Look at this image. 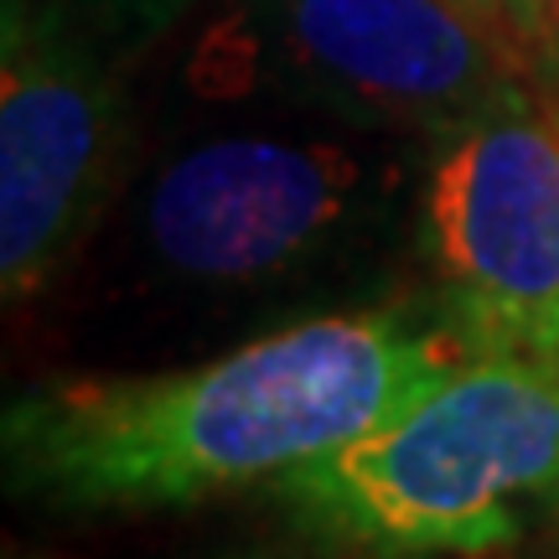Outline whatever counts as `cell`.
<instances>
[{
	"label": "cell",
	"instance_id": "1",
	"mask_svg": "<svg viewBox=\"0 0 559 559\" xmlns=\"http://www.w3.org/2000/svg\"><path fill=\"white\" fill-rule=\"evenodd\" d=\"M461 358L445 326L311 317L192 373L32 389L5 409V466L58 508H181L368 436Z\"/></svg>",
	"mask_w": 559,
	"mask_h": 559
},
{
	"label": "cell",
	"instance_id": "2",
	"mask_svg": "<svg viewBox=\"0 0 559 559\" xmlns=\"http://www.w3.org/2000/svg\"><path fill=\"white\" fill-rule=\"evenodd\" d=\"M300 519L368 555H481L559 498V353H477L400 415L280 477Z\"/></svg>",
	"mask_w": 559,
	"mask_h": 559
},
{
	"label": "cell",
	"instance_id": "3",
	"mask_svg": "<svg viewBox=\"0 0 559 559\" xmlns=\"http://www.w3.org/2000/svg\"><path fill=\"white\" fill-rule=\"evenodd\" d=\"M419 243L472 358L559 353V120L523 83L436 135Z\"/></svg>",
	"mask_w": 559,
	"mask_h": 559
},
{
	"label": "cell",
	"instance_id": "4",
	"mask_svg": "<svg viewBox=\"0 0 559 559\" xmlns=\"http://www.w3.org/2000/svg\"><path fill=\"white\" fill-rule=\"evenodd\" d=\"M383 202L389 171L353 145L218 135L156 171L140 243L187 285H264L358 243Z\"/></svg>",
	"mask_w": 559,
	"mask_h": 559
},
{
	"label": "cell",
	"instance_id": "5",
	"mask_svg": "<svg viewBox=\"0 0 559 559\" xmlns=\"http://www.w3.org/2000/svg\"><path fill=\"white\" fill-rule=\"evenodd\" d=\"M270 83L342 120L451 130L513 88L523 52L456 0H243Z\"/></svg>",
	"mask_w": 559,
	"mask_h": 559
},
{
	"label": "cell",
	"instance_id": "6",
	"mask_svg": "<svg viewBox=\"0 0 559 559\" xmlns=\"http://www.w3.org/2000/svg\"><path fill=\"white\" fill-rule=\"evenodd\" d=\"M109 52L26 0H5L0 58V280L32 296L88 239L120 156Z\"/></svg>",
	"mask_w": 559,
	"mask_h": 559
},
{
	"label": "cell",
	"instance_id": "7",
	"mask_svg": "<svg viewBox=\"0 0 559 559\" xmlns=\"http://www.w3.org/2000/svg\"><path fill=\"white\" fill-rule=\"evenodd\" d=\"M26 5L58 16L62 26H73L104 52H124L166 32L192 0H26Z\"/></svg>",
	"mask_w": 559,
	"mask_h": 559
},
{
	"label": "cell",
	"instance_id": "8",
	"mask_svg": "<svg viewBox=\"0 0 559 559\" xmlns=\"http://www.w3.org/2000/svg\"><path fill=\"white\" fill-rule=\"evenodd\" d=\"M508 37L528 62H559V0H498Z\"/></svg>",
	"mask_w": 559,
	"mask_h": 559
},
{
	"label": "cell",
	"instance_id": "9",
	"mask_svg": "<svg viewBox=\"0 0 559 559\" xmlns=\"http://www.w3.org/2000/svg\"><path fill=\"white\" fill-rule=\"evenodd\" d=\"M456 5H466L472 16H481L487 26H498L502 37H508V21H502V5H498V0H456ZM508 41H513V37H508Z\"/></svg>",
	"mask_w": 559,
	"mask_h": 559
},
{
	"label": "cell",
	"instance_id": "10",
	"mask_svg": "<svg viewBox=\"0 0 559 559\" xmlns=\"http://www.w3.org/2000/svg\"><path fill=\"white\" fill-rule=\"evenodd\" d=\"M332 559H373V555H332Z\"/></svg>",
	"mask_w": 559,
	"mask_h": 559
},
{
	"label": "cell",
	"instance_id": "11",
	"mask_svg": "<svg viewBox=\"0 0 559 559\" xmlns=\"http://www.w3.org/2000/svg\"><path fill=\"white\" fill-rule=\"evenodd\" d=\"M555 120H559V115H555Z\"/></svg>",
	"mask_w": 559,
	"mask_h": 559
}]
</instances>
